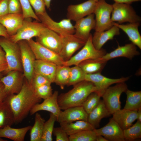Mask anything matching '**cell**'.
<instances>
[{"label": "cell", "instance_id": "6da1fadb", "mask_svg": "<svg viewBox=\"0 0 141 141\" xmlns=\"http://www.w3.org/2000/svg\"><path fill=\"white\" fill-rule=\"evenodd\" d=\"M41 100L36 95L31 84L25 79L20 91L17 94L8 95L5 101L13 112L14 123H18L26 117L33 107Z\"/></svg>", "mask_w": 141, "mask_h": 141}, {"label": "cell", "instance_id": "7a4b0ae2", "mask_svg": "<svg viewBox=\"0 0 141 141\" xmlns=\"http://www.w3.org/2000/svg\"><path fill=\"white\" fill-rule=\"evenodd\" d=\"M73 86V88L67 92L58 96V103L61 110L82 106L91 93L98 91V88L93 83L86 80Z\"/></svg>", "mask_w": 141, "mask_h": 141}, {"label": "cell", "instance_id": "3957f363", "mask_svg": "<svg viewBox=\"0 0 141 141\" xmlns=\"http://www.w3.org/2000/svg\"><path fill=\"white\" fill-rule=\"evenodd\" d=\"M0 46L5 53L7 68L4 72L7 74L10 71L16 70L23 72L21 60V51L17 43L9 38H0Z\"/></svg>", "mask_w": 141, "mask_h": 141}, {"label": "cell", "instance_id": "277c9868", "mask_svg": "<svg viewBox=\"0 0 141 141\" xmlns=\"http://www.w3.org/2000/svg\"><path fill=\"white\" fill-rule=\"evenodd\" d=\"M92 37L91 34L83 48L68 60L64 61L63 65L69 67L78 65L84 60L100 58L105 55L107 53L106 50L102 48L99 50L97 49L93 44Z\"/></svg>", "mask_w": 141, "mask_h": 141}, {"label": "cell", "instance_id": "5b68a950", "mask_svg": "<svg viewBox=\"0 0 141 141\" xmlns=\"http://www.w3.org/2000/svg\"><path fill=\"white\" fill-rule=\"evenodd\" d=\"M125 82L116 83L113 86H110L104 91L101 97L109 112L112 114L121 108L120 98L123 92H125L128 89Z\"/></svg>", "mask_w": 141, "mask_h": 141}, {"label": "cell", "instance_id": "8992f818", "mask_svg": "<svg viewBox=\"0 0 141 141\" xmlns=\"http://www.w3.org/2000/svg\"><path fill=\"white\" fill-rule=\"evenodd\" d=\"M113 10L112 5L108 3L105 0L96 2L93 13L95 16V31L107 30L113 25L111 16Z\"/></svg>", "mask_w": 141, "mask_h": 141}, {"label": "cell", "instance_id": "52a82bcc", "mask_svg": "<svg viewBox=\"0 0 141 141\" xmlns=\"http://www.w3.org/2000/svg\"><path fill=\"white\" fill-rule=\"evenodd\" d=\"M17 43L21 51L23 74L25 79L31 84L34 74L36 57L27 41L21 40Z\"/></svg>", "mask_w": 141, "mask_h": 141}, {"label": "cell", "instance_id": "ba28073f", "mask_svg": "<svg viewBox=\"0 0 141 141\" xmlns=\"http://www.w3.org/2000/svg\"><path fill=\"white\" fill-rule=\"evenodd\" d=\"M30 19H24L20 28L15 34L9 37L11 40L17 43L21 40L28 41L39 36L45 26L39 21H32Z\"/></svg>", "mask_w": 141, "mask_h": 141}, {"label": "cell", "instance_id": "9c48e42d", "mask_svg": "<svg viewBox=\"0 0 141 141\" xmlns=\"http://www.w3.org/2000/svg\"><path fill=\"white\" fill-rule=\"evenodd\" d=\"M113 10L111 16L112 21L121 24L140 22L141 18L136 14L130 4L115 3L113 5Z\"/></svg>", "mask_w": 141, "mask_h": 141}, {"label": "cell", "instance_id": "30bf717a", "mask_svg": "<svg viewBox=\"0 0 141 141\" xmlns=\"http://www.w3.org/2000/svg\"><path fill=\"white\" fill-rule=\"evenodd\" d=\"M45 26L60 35L73 34L75 32L74 26L71 20L67 19H63L59 22L52 20L45 11L37 16Z\"/></svg>", "mask_w": 141, "mask_h": 141}, {"label": "cell", "instance_id": "8fae6325", "mask_svg": "<svg viewBox=\"0 0 141 141\" xmlns=\"http://www.w3.org/2000/svg\"><path fill=\"white\" fill-rule=\"evenodd\" d=\"M36 38V41L40 45L59 54L62 45L60 35L45 27Z\"/></svg>", "mask_w": 141, "mask_h": 141}, {"label": "cell", "instance_id": "7c38bea8", "mask_svg": "<svg viewBox=\"0 0 141 141\" xmlns=\"http://www.w3.org/2000/svg\"><path fill=\"white\" fill-rule=\"evenodd\" d=\"M27 41L34 54L36 60L50 62L57 66L63 65L64 61L59 54L42 46L32 39Z\"/></svg>", "mask_w": 141, "mask_h": 141}, {"label": "cell", "instance_id": "4fadbf2b", "mask_svg": "<svg viewBox=\"0 0 141 141\" xmlns=\"http://www.w3.org/2000/svg\"><path fill=\"white\" fill-rule=\"evenodd\" d=\"M60 36L62 39V45L59 54L64 61L68 60L77 50L83 46L86 42L74 34Z\"/></svg>", "mask_w": 141, "mask_h": 141}, {"label": "cell", "instance_id": "5bb4252c", "mask_svg": "<svg viewBox=\"0 0 141 141\" xmlns=\"http://www.w3.org/2000/svg\"><path fill=\"white\" fill-rule=\"evenodd\" d=\"M22 73L18 70H12L1 78V82L3 84L4 90L8 95L17 94L21 90L25 78Z\"/></svg>", "mask_w": 141, "mask_h": 141}, {"label": "cell", "instance_id": "9a60e30c", "mask_svg": "<svg viewBox=\"0 0 141 141\" xmlns=\"http://www.w3.org/2000/svg\"><path fill=\"white\" fill-rule=\"evenodd\" d=\"M96 2L88 0L79 4L70 5L67 9V19L76 21L93 13Z\"/></svg>", "mask_w": 141, "mask_h": 141}, {"label": "cell", "instance_id": "2e32d148", "mask_svg": "<svg viewBox=\"0 0 141 141\" xmlns=\"http://www.w3.org/2000/svg\"><path fill=\"white\" fill-rule=\"evenodd\" d=\"M93 130L97 135L102 136L108 141H124L123 130L113 119L103 127Z\"/></svg>", "mask_w": 141, "mask_h": 141}, {"label": "cell", "instance_id": "e0dca14e", "mask_svg": "<svg viewBox=\"0 0 141 141\" xmlns=\"http://www.w3.org/2000/svg\"><path fill=\"white\" fill-rule=\"evenodd\" d=\"M129 77H121L117 79L107 78L102 75L100 73L86 74L85 80L90 81L98 88L97 91L102 95L105 90L111 85L114 84L125 82L129 79Z\"/></svg>", "mask_w": 141, "mask_h": 141}, {"label": "cell", "instance_id": "ac0fdd59", "mask_svg": "<svg viewBox=\"0 0 141 141\" xmlns=\"http://www.w3.org/2000/svg\"><path fill=\"white\" fill-rule=\"evenodd\" d=\"M75 22L74 26L75 29L74 34L78 38L86 42L91 34V31L95 27L96 21L94 14H91Z\"/></svg>", "mask_w": 141, "mask_h": 141}, {"label": "cell", "instance_id": "d6986e66", "mask_svg": "<svg viewBox=\"0 0 141 141\" xmlns=\"http://www.w3.org/2000/svg\"><path fill=\"white\" fill-rule=\"evenodd\" d=\"M61 110L57 118L60 123L73 122L79 120L87 121L88 114L82 106L72 107Z\"/></svg>", "mask_w": 141, "mask_h": 141}, {"label": "cell", "instance_id": "ffe728a7", "mask_svg": "<svg viewBox=\"0 0 141 141\" xmlns=\"http://www.w3.org/2000/svg\"><path fill=\"white\" fill-rule=\"evenodd\" d=\"M58 91H56L51 96L44 99L42 103L36 104L30 111L31 115H33L38 111L44 110L49 112L57 118L61 110L58 103Z\"/></svg>", "mask_w": 141, "mask_h": 141}, {"label": "cell", "instance_id": "44dd1931", "mask_svg": "<svg viewBox=\"0 0 141 141\" xmlns=\"http://www.w3.org/2000/svg\"><path fill=\"white\" fill-rule=\"evenodd\" d=\"M140 54L136 46L131 43L123 46L118 45L117 48L109 53H107L101 58L107 61L120 57H125L131 60L135 56Z\"/></svg>", "mask_w": 141, "mask_h": 141}, {"label": "cell", "instance_id": "7402d4cb", "mask_svg": "<svg viewBox=\"0 0 141 141\" xmlns=\"http://www.w3.org/2000/svg\"><path fill=\"white\" fill-rule=\"evenodd\" d=\"M24 19L22 14L9 13L0 17V23L5 28L10 37L15 34L20 28Z\"/></svg>", "mask_w": 141, "mask_h": 141}, {"label": "cell", "instance_id": "603a6c76", "mask_svg": "<svg viewBox=\"0 0 141 141\" xmlns=\"http://www.w3.org/2000/svg\"><path fill=\"white\" fill-rule=\"evenodd\" d=\"M113 119L123 130L126 129L132 125L137 118V111L121 109L114 112Z\"/></svg>", "mask_w": 141, "mask_h": 141}, {"label": "cell", "instance_id": "cb8c5ba5", "mask_svg": "<svg viewBox=\"0 0 141 141\" xmlns=\"http://www.w3.org/2000/svg\"><path fill=\"white\" fill-rule=\"evenodd\" d=\"M120 34V29L115 25L107 30L95 31L92 36L93 44L97 49L100 50L108 41L113 39L115 36Z\"/></svg>", "mask_w": 141, "mask_h": 141}, {"label": "cell", "instance_id": "d4e9b609", "mask_svg": "<svg viewBox=\"0 0 141 141\" xmlns=\"http://www.w3.org/2000/svg\"><path fill=\"white\" fill-rule=\"evenodd\" d=\"M57 66L52 62L36 60L34 65V73L42 75L51 83H54Z\"/></svg>", "mask_w": 141, "mask_h": 141}, {"label": "cell", "instance_id": "484cf974", "mask_svg": "<svg viewBox=\"0 0 141 141\" xmlns=\"http://www.w3.org/2000/svg\"><path fill=\"white\" fill-rule=\"evenodd\" d=\"M140 22L128 23L125 24L113 22V25L122 30L127 35L131 43L141 49V36L138 30Z\"/></svg>", "mask_w": 141, "mask_h": 141}, {"label": "cell", "instance_id": "4316f807", "mask_svg": "<svg viewBox=\"0 0 141 141\" xmlns=\"http://www.w3.org/2000/svg\"><path fill=\"white\" fill-rule=\"evenodd\" d=\"M7 126L0 129V138H6L14 141H23L25 136L32 126L14 128Z\"/></svg>", "mask_w": 141, "mask_h": 141}, {"label": "cell", "instance_id": "83f0119b", "mask_svg": "<svg viewBox=\"0 0 141 141\" xmlns=\"http://www.w3.org/2000/svg\"><path fill=\"white\" fill-rule=\"evenodd\" d=\"M111 115L103 100H101L97 106L88 114L87 121L96 128L99 127L102 119Z\"/></svg>", "mask_w": 141, "mask_h": 141}, {"label": "cell", "instance_id": "f1b7e54d", "mask_svg": "<svg viewBox=\"0 0 141 141\" xmlns=\"http://www.w3.org/2000/svg\"><path fill=\"white\" fill-rule=\"evenodd\" d=\"M107 62L101 57L84 60L78 65L86 74L101 73Z\"/></svg>", "mask_w": 141, "mask_h": 141}, {"label": "cell", "instance_id": "f546056e", "mask_svg": "<svg viewBox=\"0 0 141 141\" xmlns=\"http://www.w3.org/2000/svg\"><path fill=\"white\" fill-rule=\"evenodd\" d=\"M60 127L69 136L85 130H93L94 127L87 121L79 120L73 122L60 123Z\"/></svg>", "mask_w": 141, "mask_h": 141}, {"label": "cell", "instance_id": "4dcf8cb0", "mask_svg": "<svg viewBox=\"0 0 141 141\" xmlns=\"http://www.w3.org/2000/svg\"><path fill=\"white\" fill-rule=\"evenodd\" d=\"M126 93L127 99L124 109L137 111L141 108V91H133L128 89Z\"/></svg>", "mask_w": 141, "mask_h": 141}, {"label": "cell", "instance_id": "1f68e13d", "mask_svg": "<svg viewBox=\"0 0 141 141\" xmlns=\"http://www.w3.org/2000/svg\"><path fill=\"white\" fill-rule=\"evenodd\" d=\"M45 122L39 114L36 113L34 124L30 130L31 141H41Z\"/></svg>", "mask_w": 141, "mask_h": 141}, {"label": "cell", "instance_id": "d6a6232c", "mask_svg": "<svg viewBox=\"0 0 141 141\" xmlns=\"http://www.w3.org/2000/svg\"><path fill=\"white\" fill-rule=\"evenodd\" d=\"M14 122L13 112L8 104L4 101L0 105V129L11 126Z\"/></svg>", "mask_w": 141, "mask_h": 141}, {"label": "cell", "instance_id": "836d02e7", "mask_svg": "<svg viewBox=\"0 0 141 141\" xmlns=\"http://www.w3.org/2000/svg\"><path fill=\"white\" fill-rule=\"evenodd\" d=\"M70 68L69 66L64 65L57 66L54 83L62 89L68 83Z\"/></svg>", "mask_w": 141, "mask_h": 141}, {"label": "cell", "instance_id": "e575fe53", "mask_svg": "<svg viewBox=\"0 0 141 141\" xmlns=\"http://www.w3.org/2000/svg\"><path fill=\"white\" fill-rule=\"evenodd\" d=\"M102 95L99 92L96 91L91 93L87 97L82 106L88 114L98 105Z\"/></svg>", "mask_w": 141, "mask_h": 141}, {"label": "cell", "instance_id": "d590c367", "mask_svg": "<svg viewBox=\"0 0 141 141\" xmlns=\"http://www.w3.org/2000/svg\"><path fill=\"white\" fill-rule=\"evenodd\" d=\"M56 120V117L53 114L50 113L49 118L45 122L41 141L52 140V134L54 128V125Z\"/></svg>", "mask_w": 141, "mask_h": 141}, {"label": "cell", "instance_id": "8d00e7d4", "mask_svg": "<svg viewBox=\"0 0 141 141\" xmlns=\"http://www.w3.org/2000/svg\"><path fill=\"white\" fill-rule=\"evenodd\" d=\"M125 140H134L141 138V122L137 120L133 125L123 130Z\"/></svg>", "mask_w": 141, "mask_h": 141}, {"label": "cell", "instance_id": "74e56055", "mask_svg": "<svg viewBox=\"0 0 141 141\" xmlns=\"http://www.w3.org/2000/svg\"><path fill=\"white\" fill-rule=\"evenodd\" d=\"M86 74L78 65L70 67L67 86L74 85L85 80Z\"/></svg>", "mask_w": 141, "mask_h": 141}, {"label": "cell", "instance_id": "f35d334b", "mask_svg": "<svg viewBox=\"0 0 141 141\" xmlns=\"http://www.w3.org/2000/svg\"><path fill=\"white\" fill-rule=\"evenodd\" d=\"M97 136L93 130H84L69 136V141H96Z\"/></svg>", "mask_w": 141, "mask_h": 141}, {"label": "cell", "instance_id": "ab89813d", "mask_svg": "<svg viewBox=\"0 0 141 141\" xmlns=\"http://www.w3.org/2000/svg\"><path fill=\"white\" fill-rule=\"evenodd\" d=\"M22 9V14L24 19L32 18L40 22L38 16L32 8L29 0H19Z\"/></svg>", "mask_w": 141, "mask_h": 141}, {"label": "cell", "instance_id": "60d3db41", "mask_svg": "<svg viewBox=\"0 0 141 141\" xmlns=\"http://www.w3.org/2000/svg\"><path fill=\"white\" fill-rule=\"evenodd\" d=\"M51 85L45 84L34 89L36 95L39 98L44 99L51 96L53 93Z\"/></svg>", "mask_w": 141, "mask_h": 141}, {"label": "cell", "instance_id": "b9f144b4", "mask_svg": "<svg viewBox=\"0 0 141 141\" xmlns=\"http://www.w3.org/2000/svg\"><path fill=\"white\" fill-rule=\"evenodd\" d=\"M30 4L35 11L37 16L46 11L44 0H29Z\"/></svg>", "mask_w": 141, "mask_h": 141}, {"label": "cell", "instance_id": "7bdbcfd3", "mask_svg": "<svg viewBox=\"0 0 141 141\" xmlns=\"http://www.w3.org/2000/svg\"><path fill=\"white\" fill-rule=\"evenodd\" d=\"M51 83L47 78L39 74L34 73L31 84L34 89L45 84H51Z\"/></svg>", "mask_w": 141, "mask_h": 141}, {"label": "cell", "instance_id": "ee69618b", "mask_svg": "<svg viewBox=\"0 0 141 141\" xmlns=\"http://www.w3.org/2000/svg\"><path fill=\"white\" fill-rule=\"evenodd\" d=\"M8 8L9 13L22 14V9L19 0H9Z\"/></svg>", "mask_w": 141, "mask_h": 141}, {"label": "cell", "instance_id": "f6af8a7d", "mask_svg": "<svg viewBox=\"0 0 141 141\" xmlns=\"http://www.w3.org/2000/svg\"><path fill=\"white\" fill-rule=\"evenodd\" d=\"M53 134L56 137V141H69V136L60 126L54 128Z\"/></svg>", "mask_w": 141, "mask_h": 141}, {"label": "cell", "instance_id": "bcb514c9", "mask_svg": "<svg viewBox=\"0 0 141 141\" xmlns=\"http://www.w3.org/2000/svg\"><path fill=\"white\" fill-rule=\"evenodd\" d=\"M7 68L5 53L0 46V73L4 72Z\"/></svg>", "mask_w": 141, "mask_h": 141}, {"label": "cell", "instance_id": "7dc6e473", "mask_svg": "<svg viewBox=\"0 0 141 141\" xmlns=\"http://www.w3.org/2000/svg\"><path fill=\"white\" fill-rule=\"evenodd\" d=\"M9 0H0V17L9 14Z\"/></svg>", "mask_w": 141, "mask_h": 141}, {"label": "cell", "instance_id": "c3c4849f", "mask_svg": "<svg viewBox=\"0 0 141 141\" xmlns=\"http://www.w3.org/2000/svg\"><path fill=\"white\" fill-rule=\"evenodd\" d=\"M8 96L4 90L3 84L0 83V105L4 101Z\"/></svg>", "mask_w": 141, "mask_h": 141}, {"label": "cell", "instance_id": "681fc988", "mask_svg": "<svg viewBox=\"0 0 141 141\" xmlns=\"http://www.w3.org/2000/svg\"><path fill=\"white\" fill-rule=\"evenodd\" d=\"M0 36L6 38H9V36L8 34L5 27L0 23Z\"/></svg>", "mask_w": 141, "mask_h": 141}, {"label": "cell", "instance_id": "f907efd6", "mask_svg": "<svg viewBox=\"0 0 141 141\" xmlns=\"http://www.w3.org/2000/svg\"><path fill=\"white\" fill-rule=\"evenodd\" d=\"M115 3L130 4L132 2L140 1L141 0H113Z\"/></svg>", "mask_w": 141, "mask_h": 141}, {"label": "cell", "instance_id": "816d5d0a", "mask_svg": "<svg viewBox=\"0 0 141 141\" xmlns=\"http://www.w3.org/2000/svg\"><path fill=\"white\" fill-rule=\"evenodd\" d=\"M96 141H108V140L103 136L101 135H97Z\"/></svg>", "mask_w": 141, "mask_h": 141}, {"label": "cell", "instance_id": "f5cc1de1", "mask_svg": "<svg viewBox=\"0 0 141 141\" xmlns=\"http://www.w3.org/2000/svg\"><path fill=\"white\" fill-rule=\"evenodd\" d=\"M137 120L141 122V108L137 110Z\"/></svg>", "mask_w": 141, "mask_h": 141}, {"label": "cell", "instance_id": "db71d44e", "mask_svg": "<svg viewBox=\"0 0 141 141\" xmlns=\"http://www.w3.org/2000/svg\"><path fill=\"white\" fill-rule=\"evenodd\" d=\"M51 0H44L46 7L47 8L49 9L50 8V4Z\"/></svg>", "mask_w": 141, "mask_h": 141}, {"label": "cell", "instance_id": "11a10c76", "mask_svg": "<svg viewBox=\"0 0 141 141\" xmlns=\"http://www.w3.org/2000/svg\"><path fill=\"white\" fill-rule=\"evenodd\" d=\"M0 73H0V83L1 82V78L2 77L1 76V74H0Z\"/></svg>", "mask_w": 141, "mask_h": 141}, {"label": "cell", "instance_id": "9f6ffc18", "mask_svg": "<svg viewBox=\"0 0 141 141\" xmlns=\"http://www.w3.org/2000/svg\"><path fill=\"white\" fill-rule=\"evenodd\" d=\"M93 1L95 2H98V1H99V0H92Z\"/></svg>", "mask_w": 141, "mask_h": 141}]
</instances>
